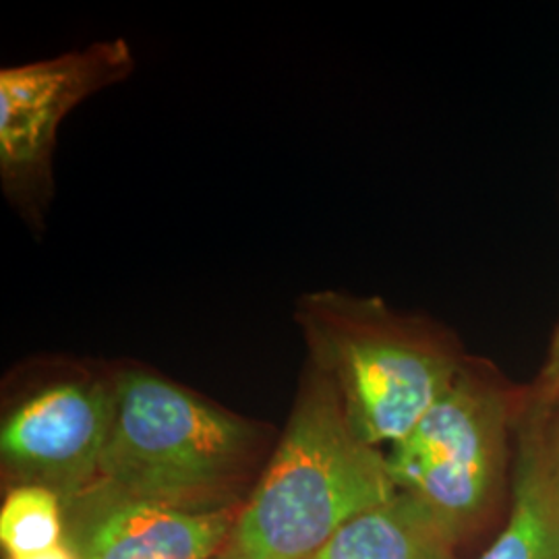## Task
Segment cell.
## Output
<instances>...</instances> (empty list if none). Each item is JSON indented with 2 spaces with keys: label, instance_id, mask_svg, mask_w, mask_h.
<instances>
[{
  "label": "cell",
  "instance_id": "cell-12",
  "mask_svg": "<svg viewBox=\"0 0 559 559\" xmlns=\"http://www.w3.org/2000/svg\"><path fill=\"white\" fill-rule=\"evenodd\" d=\"M543 381H545V392L554 399H559V325L554 338V346L549 353V360L547 367L543 371Z\"/></svg>",
  "mask_w": 559,
  "mask_h": 559
},
{
  "label": "cell",
  "instance_id": "cell-14",
  "mask_svg": "<svg viewBox=\"0 0 559 559\" xmlns=\"http://www.w3.org/2000/svg\"><path fill=\"white\" fill-rule=\"evenodd\" d=\"M214 559H240L239 556H237V554H233V551H230V549H226V551H224V554H221V556H218V558H214Z\"/></svg>",
  "mask_w": 559,
  "mask_h": 559
},
{
  "label": "cell",
  "instance_id": "cell-7",
  "mask_svg": "<svg viewBox=\"0 0 559 559\" xmlns=\"http://www.w3.org/2000/svg\"><path fill=\"white\" fill-rule=\"evenodd\" d=\"M64 540L78 559H214L239 514L140 500L100 480L62 498Z\"/></svg>",
  "mask_w": 559,
  "mask_h": 559
},
{
  "label": "cell",
  "instance_id": "cell-6",
  "mask_svg": "<svg viewBox=\"0 0 559 559\" xmlns=\"http://www.w3.org/2000/svg\"><path fill=\"white\" fill-rule=\"evenodd\" d=\"M115 415V369L44 381L15 400L0 427L9 473L73 496L98 480Z\"/></svg>",
  "mask_w": 559,
  "mask_h": 559
},
{
  "label": "cell",
  "instance_id": "cell-13",
  "mask_svg": "<svg viewBox=\"0 0 559 559\" xmlns=\"http://www.w3.org/2000/svg\"><path fill=\"white\" fill-rule=\"evenodd\" d=\"M9 559H78L75 551L64 543H60L57 547L36 551V554H25V556H11Z\"/></svg>",
  "mask_w": 559,
  "mask_h": 559
},
{
  "label": "cell",
  "instance_id": "cell-1",
  "mask_svg": "<svg viewBox=\"0 0 559 559\" xmlns=\"http://www.w3.org/2000/svg\"><path fill=\"white\" fill-rule=\"evenodd\" d=\"M399 493L388 459L353 431L334 383L309 362L228 549L240 559H316L348 522Z\"/></svg>",
  "mask_w": 559,
  "mask_h": 559
},
{
  "label": "cell",
  "instance_id": "cell-2",
  "mask_svg": "<svg viewBox=\"0 0 559 559\" xmlns=\"http://www.w3.org/2000/svg\"><path fill=\"white\" fill-rule=\"evenodd\" d=\"M293 320L309 362L334 383L353 431L373 448L406 440L462 371L429 321L399 316L380 299L309 290Z\"/></svg>",
  "mask_w": 559,
  "mask_h": 559
},
{
  "label": "cell",
  "instance_id": "cell-11",
  "mask_svg": "<svg viewBox=\"0 0 559 559\" xmlns=\"http://www.w3.org/2000/svg\"><path fill=\"white\" fill-rule=\"evenodd\" d=\"M559 402V399H556ZM540 456H543V464H545V475L549 480L554 500L558 503L559 508V417L554 427V433L547 443H540Z\"/></svg>",
  "mask_w": 559,
  "mask_h": 559
},
{
  "label": "cell",
  "instance_id": "cell-3",
  "mask_svg": "<svg viewBox=\"0 0 559 559\" xmlns=\"http://www.w3.org/2000/svg\"><path fill=\"white\" fill-rule=\"evenodd\" d=\"M261 425L140 365L115 369V415L98 480L120 493L210 510L260 454Z\"/></svg>",
  "mask_w": 559,
  "mask_h": 559
},
{
  "label": "cell",
  "instance_id": "cell-5",
  "mask_svg": "<svg viewBox=\"0 0 559 559\" xmlns=\"http://www.w3.org/2000/svg\"><path fill=\"white\" fill-rule=\"evenodd\" d=\"M503 425L500 396L462 367L459 380L415 431L392 445L385 456L392 479L459 537L491 498Z\"/></svg>",
  "mask_w": 559,
  "mask_h": 559
},
{
  "label": "cell",
  "instance_id": "cell-10",
  "mask_svg": "<svg viewBox=\"0 0 559 559\" xmlns=\"http://www.w3.org/2000/svg\"><path fill=\"white\" fill-rule=\"evenodd\" d=\"M0 543L9 558L64 543V510L59 491L38 483L15 487L0 510Z\"/></svg>",
  "mask_w": 559,
  "mask_h": 559
},
{
  "label": "cell",
  "instance_id": "cell-9",
  "mask_svg": "<svg viewBox=\"0 0 559 559\" xmlns=\"http://www.w3.org/2000/svg\"><path fill=\"white\" fill-rule=\"evenodd\" d=\"M479 559H559V508L539 445L522 450L512 514Z\"/></svg>",
  "mask_w": 559,
  "mask_h": 559
},
{
  "label": "cell",
  "instance_id": "cell-8",
  "mask_svg": "<svg viewBox=\"0 0 559 559\" xmlns=\"http://www.w3.org/2000/svg\"><path fill=\"white\" fill-rule=\"evenodd\" d=\"M456 539L427 506L400 491L348 522L316 559H450Z\"/></svg>",
  "mask_w": 559,
  "mask_h": 559
},
{
  "label": "cell",
  "instance_id": "cell-4",
  "mask_svg": "<svg viewBox=\"0 0 559 559\" xmlns=\"http://www.w3.org/2000/svg\"><path fill=\"white\" fill-rule=\"evenodd\" d=\"M135 55L124 38L0 71V187L21 222L41 235L57 191L59 131L81 102L129 80Z\"/></svg>",
  "mask_w": 559,
  "mask_h": 559
}]
</instances>
